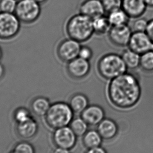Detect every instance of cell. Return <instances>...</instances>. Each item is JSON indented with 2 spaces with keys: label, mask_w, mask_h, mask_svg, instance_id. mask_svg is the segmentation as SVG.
<instances>
[{
  "label": "cell",
  "mask_w": 153,
  "mask_h": 153,
  "mask_svg": "<svg viewBox=\"0 0 153 153\" xmlns=\"http://www.w3.org/2000/svg\"><path fill=\"white\" fill-rule=\"evenodd\" d=\"M126 67L129 69H135L140 67V55L128 48L121 55Z\"/></svg>",
  "instance_id": "19"
},
{
  "label": "cell",
  "mask_w": 153,
  "mask_h": 153,
  "mask_svg": "<svg viewBox=\"0 0 153 153\" xmlns=\"http://www.w3.org/2000/svg\"><path fill=\"white\" fill-rule=\"evenodd\" d=\"M9 153H35V150L33 145L23 141L16 144Z\"/></svg>",
  "instance_id": "26"
},
{
  "label": "cell",
  "mask_w": 153,
  "mask_h": 153,
  "mask_svg": "<svg viewBox=\"0 0 153 153\" xmlns=\"http://www.w3.org/2000/svg\"><path fill=\"white\" fill-rule=\"evenodd\" d=\"M81 47L80 43L70 38L66 39L58 45L57 55L62 62L68 63L78 57Z\"/></svg>",
  "instance_id": "7"
},
{
  "label": "cell",
  "mask_w": 153,
  "mask_h": 153,
  "mask_svg": "<svg viewBox=\"0 0 153 153\" xmlns=\"http://www.w3.org/2000/svg\"><path fill=\"white\" fill-rule=\"evenodd\" d=\"M146 33L153 42V19L149 21Z\"/></svg>",
  "instance_id": "31"
},
{
  "label": "cell",
  "mask_w": 153,
  "mask_h": 153,
  "mask_svg": "<svg viewBox=\"0 0 153 153\" xmlns=\"http://www.w3.org/2000/svg\"><path fill=\"white\" fill-rule=\"evenodd\" d=\"M39 130L38 123L33 117L22 123L16 124V131L21 138L30 140L36 136Z\"/></svg>",
  "instance_id": "15"
},
{
  "label": "cell",
  "mask_w": 153,
  "mask_h": 153,
  "mask_svg": "<svg viewBox=\"0 0 153 153\" xmlns=\"http://www.w3.org/2000/svg\"><path fill=\"white\" fill-rule=\"evenodd\" d=\"M107 17L111 26L128 25L130 17L122 8L108 13Z\"/></svg>",
  "instance_id": "18"
},
{
  "label": "cell",
  "mask_w": 153,
  "mask_h": 153,
  "mask_svg": "<svg viewBox=\"0 0 153 153\" xmlns=\"http://www.w3.org/2000/svg\"><path fill=\"white\" fill-rule=\"evenodd\" d=\"M85 153H106V152L102 147L99 146L93 149H88Z\"/></svg>",
  "instance_id": "32"
},
{
  "label": "cell",
  "mask_w": 153,
  "mask_h": 153,
  "mask_svg": "<svg viewBox=\"0 0 153 153\" xmlns=\"http://www.w3.org/2000/svg\"><path fill=\"white\" fill-rule=\"evenodd\" d=\"M149 21L140 17L135 19L131 27L133 32H145L148 25Z\"/></svg>",
  "instance_id": "28"
},
{
  "label": "cell",
  "mask_w": 153,
  "mask_h": 153,
  "mask_svg": "<svg viewBox=\"0 0 153 153\" xmlns=\"http://www.w3.org/2000/svg\"><path fill=\"white\" fill-rule=\"evenodd\" d=\"M110 81L108 96L115 106L129 108L138 102L141 88L138 79L134 74L126 72Z\"/></svg>",
  "instance_id": "1"
},
{
  "label": "cell",
  "mask_w": 153,
  "mask_h": 153,
  "mask_svg": "<svg viewBox=\"0 0 153 153\" xmlns=\"http://www.w3.org/2000/svg\"><path fill=\"white\" fill-rule=\"evenodd\" d=\"M102 142V138L97 131L90 130L84 134L82 143L88 149H93L100 146Z\"/></svg>",
  "instance_id": "21"
},
{
  "label": "cell",
  "mask_w": 153,
  "mask_h": 153,
  "mask_svg": "<svg viewBox=\"0 0 153 153\" xmlns=\"http://www.w3.org/2000/svg\"><path fill=\"white\" fill-rule=\"evenodd\" d=\"M5 75V68L3 65L0 64V80H1Z\"/></svg>",
  "instance_id": "34"
},
{
  "label": "cell",
  "mask_w": 153,
  "mask_h": 153,
  "mask_svg": "<svg viewBox=\"0 0 153 153\" xmlns=\"http://www.w3.org/2000/svg\"><path fill=\"white\" fill-rule=\"evenodd\" d=\"M94 55V53L91 48L87 46H81L79 51V57L83 59L90 61Z\"/></svg>",
  "instance_id": "30"
},
{
  "label": "cell",
  "mask_w": 153,
  "mask_h": 153,
  "mask_svg": "<svg viewBox=\"0 0 153 153\" xmlns=\"http://www.w3.org/2000/svg\"><path fill=\"white\" fill-rule=\"evenodd\" d=\"M47 126L53 129L69 126L74 117V112L69 104L57 102L51 104L45 115Z\"/></svg>",
  "instance_id": "4"
},
{
  "label": "cell",
  "mask_w": 153,
  "mask_h": 153,
  "mask_svg": "<svg viewBox=\"0 0 153 153\" xmlns=\"http://www.w3.org/2000/svg\"><path fill=\"white\" fill-rule=\"evenodd\" d=\"M101 1L106 13L121 8L122 0H101Z\"/></svg>",
  "instance_id": "29"
},
{
  "label": "cell",
  "mask_w": 153,
  "mask_h": 153,
  "mask_svg": "<svg viewBox=\"0 0 153 153\" xmlns=\"http://www.w3.org/2000/svg\"><path fill=\"white\" fill-rule=\"evenodd\" d=\"M51 153H70V150L67 149L56 147L55 149L52 151Z\"/></svg>",
  "instance_id": "33"
},
{
  "label": "cell",
  "mask_w": 153,
  "mask_h": 153,
  "mask_svg": "<svg viewBox=\"0 0 153 153\" xmlns=\"http://www.w3.org/2000/svg\"><path fill=\"white\" fill-rule=\"evenodd\" d=\"M21 23L14 13L0 12V39L7 41L17 36Z\"/></svg>",
  "instance_id": "6"
},
{
  "label": "cell",
  "mask_w": 153,
  "mask_h": 153,
  "mask_svg": "<svg viewBox=\"0 0 153 153\" xmlns=\"http://www.w3.org/2000/svg\"><path fill=\"white\" fill-rule=\"evenodd\" d=\"M34 1H35L36 2L38 3L39 4H43V3H45L46 2H47V0H34Z\"/></svg>",
  "instance_id": "36"
},
{
  "label": "cell",
  "mask_w": 153,
  "mask_h": 153,
  "mask_svg": "<svg viewBox=\"0 0 153 153\" xmlns=\"http://www.w3.org/2000/svg\"><path fill=\"white\" fill-rule=\"evenodd\" d=\"M133 33L128 25L111 26L108 34V39L113 45L117 47L128 46Z\"/></svg>",
  "instance_id": "8"
},
{
  "label": "cell",
  "mask_w": 153,
  "mask_h": 153,
  "mask_svg": "<svg viewBox=\"0 0 153 153\" xmlns=\"http://www.w3.org/2000/svg\"><path fill=\"white\" fill-rule=\"evenodd\" d=\"M33 117L30 110L24 107L16 108L13 113V118L16 124L26 121Z\"/></svg>",
  "instance_id": "25"
},
{
  "label": "cell",
  "mask_w": 153,
  "mask_h": 153,
  "mask_svg": "<svg viewBox=\"0 0 153 153\" xmlns=\"http://www.w3.org/2000/svg\"><path fill=\"white\" fill-rule=\"evenodd\" d=\"M147 6L150 7H153V0H144Z\"/></svg>",
  "instance_id": "35"
},
{
  "label": "cell",
  "mask_w": 153,
  "mask_h": 153,
  "mask_svg": "<svg viewBox=\"0 0 153 153\" xmlns=\"http://www.w3.org/2000/svg\"><path fill=\"white\" fill-rule=\"evenodd\" d=\"M140 67L145 72H153V51L140 55Z\"/></svg>",
  "instance_id": "23"
},
{
  "label": "cell",
  "mask_w": 153,
  "mask_h": 153,
  "mask_svg": "<svg viewBox=\"0 0 153 153\" xmlns=\"http://www.w3.org/2000/svg\"><path fill=\"white\" fill-rule=\"evenodd\" d=\"M2 49H1V47H0V60H1V59H2Z\"/></svg>",
  "instance_id": "37"
},
{
  "label": "cell",
  "mask_w": 153,
  "mask_h": 153,
  "mask_svg": "<svg viewBox=\"0 0 153 153\" xmlns=\"http://www.w3.org/2000/svg\"><path fill=\"white\" fill-rule=\"evenodd\" d=\"M122 1H123V0H122Z\"/></svg>",
  "instance_id": "38"
},
{
  "label": "cell",
  "mask_w": 153,
  "mask_h": 153,
  "mask_svg": "<svg viewBox=\"0 0 153 153\" xmlns=\"http://www.w3.org/2000/svg\"><path fill=\"white\" fill-rule=\"evenodd\" d=\"M69 76L72 79H84L89 74L91 70L90 61L78 57L67 63L66 67Z\"/></svg>",
  "instance_id": "10"
},
{
  "label": "cell",
  "mask_w": 153,
  "mask_h": 153,
  "mask_svg": "<svg viewBox=\"0 0 153 153\" xmlns=\"http://www.w3.org/2000/svg\"><path fill=\"white\" fill-rule=\"evenodd\" d=\"M128 69L121 55L117 53H106L100 58L97 63L99 74L108 80L126 73Z\"/></svg>",
  "instance_id": "3"
},
{
  "label": "cell",
  "mask_w": 153,
  "mask_h": 153,
  "mask_svg": "<svg viewBox=\"0 0 153 153\" xmlns=\"http://www.w3.org/2000/svg\"><path fill=\"white\" fill-rule=\"evenodd\" d=\"M81 117L88 126H98L104 119V112L100 106L92 105L81 113Z\"/></svg>",
  "instance_id": "14"
},
{
  "label": "cell",
  "mask_w": 153,
  "mask_h": 153,
  "mask_svg": "<svg viewBox=\"0 0 153 153\" xmlns=\"http://www.w3.org/2000/svg\"><path fill=\"white\" fill-rule=\"evenodd\" d=\"M79 11L91 19L105 13L101 0H84L79 5Z\"/></svg>",
  "instance_id": "12"
},
{
  "label": "cell",
  "mask_w": 153,
  "mask_h": 153,
  "mask_svg": "<svg viewBox=\"0 0 153 153\" xmlns=\"http://www.w3.org/2000/svg\"><path fill=\"white\" fill-rule=\"evenodd\" d=\"M41 4L34 0H19L14 14L21 23H33L41 15Z\"/></svg>",
  "instance_id": "5"
},
{
  "label": "cell",
  "mask_w": 153,
  "mask_h": 153,
  "mask_svg": "<svg viewBox=\"0 0 153 153\" xmlns=\"http://www.w3.org/2000/svg\"><path fill=\"white\" fill-rule=\"evenodd\" d=\"M97 131L102 139L108 140L116 136L118 128L117 125L112 120L104 119L98 124Z\"/></svg>",
  "instance_id": "16"
},
{
  "label": "cell",
  "mask_w": 153,
  "mask_h": 153,
  "mask_svg": "<svg viewBox=\"0 0 153 153\" xmlns=\"http://www.w3.org/2000/svg\"><path fill=\"white\" fill-rule=\"evenodd\" d=\"M147 7L144 0H123L122 2V9L133 19L142 17Z\"/></svg>",
  "instance_id": "13"
},
{
  "label": "cell",
  "mask_w": 153,
  "mask_h": 153,
  "mask_svg": "<svg viewBox=\"0 0 153 153\" xmlns=\"http://www.w3.org/2000/svg\"><path fill=\"white\" fill-rule=\"evenodd\" d=\"M92 26L94 33L97 35H103L108 33L111 27L107 16L104 15L92 19Z\"/></svg>",
  "instance_id": "20"
},
{
  "label": "cell",
  "mask_w": 153,
  "mask_h": 153,
  "mask_svg": "<svg viewBox=\"0 0 153 153\" xmlns=\"http://www.w3.org/2000/svg\"><path fill=\"white\" fill-rule=\"evenodd\" d=\"M69 105L74 113H81L88 106V101L85 95L77 94L71 98Z\"/></svg>",
  "instance_id": "22"
},
{
  "label": "cell",
  "mask_w": 153,
  "mask_h": 153,
  "mask_svg": "<svg viewBox=\"0 0 153 153\" xmlns=\"http://www.w3.org/2000/svg\"><path fill=\"white\" fill-rule=\"evenodd\" d=\"M66 32L69 38L79 43L89 41L94 34L92 19L81 13L73 15L66 23Z\"/></svg>",
  "instance_id": "2"
},
{
  "label": "cell",
  "mask_w": 153,
  "mask_h": 153,
  "mask_svg": "<svg viewBox=\"0 0 153 153\" xmlns=\"http://www.w3.org/2000/svg\"><path fill=\"white\" fill-rule=\"evenodd\" d=\"M128 48L142 55L153 51V42L146 32H133Z\"/></svg>",
  "instance_id": "11"
},
{
  "label": "cell",
  "mask_w": 153,
  "mask_h": 153,
  "mask_svg": "<svg viewBox=\"0 0 153 153\" xmlns=\"http://www.w3.org/2000/svg\"><path fill=\"white\" fill-rule=\"evenodd\" d=\"M76 137L70 126H67L55 130L53 140L56 146L70 150L76 144Z\"/></svg>",
  "instance_id": "9"
},
{
  "label": "cell",
  "mask_w": 153,
  "mask_h": 153,
  "mask_svg": "<svg viewBox=\"0 0 153 153\" xmlns=\"http://www.w3.org/2000/svg\"><path fill=\"white\" fill-rule=\"evenodd\" d=\"M51 105L49 100L44 97H38L32 100L30 108L32 112L38 117H45Z\"/></svg>",
  "instance_id": "17"
},
{
  "label": "cell",
  "mask_w": 153,
  "mask_h": 153,
  "mask_svg": "<svg viewBox=\"0 0 153 153\" xmlns=\"http://www.w3.org/2000/svg\"><path fill=\"white\" fill-rule=\"evenodd\" d=\"M88 125L82 117L73 119L69 126L76 136H82L87 132Z\"/></svg>",
  "instance_id": "24"
},
{
  "label": "cell",
  "mask_w": 153,
  "mask_h": 153,
  "mask_svg": "<svg viewBox=\"0 0 153 153\" xmlns=\"http://www.w3.org/2000/svg\"><path fill=\"white\" fill-rule=\"evenodd\" d=\"M17 3L16 0H0V12L14 13Z\"/></svg>",
  "instance_id": "27"
}]
</instances>
